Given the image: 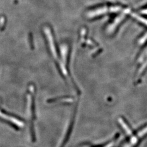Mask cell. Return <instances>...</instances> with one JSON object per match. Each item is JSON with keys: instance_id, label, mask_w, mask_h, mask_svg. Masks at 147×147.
I'll return each mask as SVG.
<instances>
[{"instance_id": "cell-1", "label": "cell", "mask_w": 147, "mask_h": 147, "mask_svg": "<svg viewBox=\"0 0 147 147\" xmlns=\"http://www.w3.org/2000/svg\"><path fill=\"white\" fill-rule=\"evenodd\" d=\"M0 119L5 121L16 129H21L24 125L23 121L14 116L8 114L3 111L0 110Z\"/></svg>"}]
</instances>
